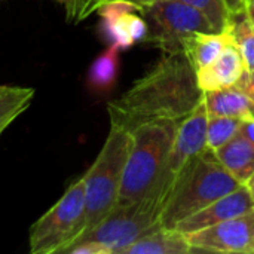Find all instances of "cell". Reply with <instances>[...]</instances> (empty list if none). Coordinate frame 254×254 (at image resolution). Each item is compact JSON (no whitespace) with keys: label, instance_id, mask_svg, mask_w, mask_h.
Returning a JSON list of instances; mask_svg holds the SVG:
<instances>
[{"label":"cell","instance_id":"ffe728a7","mask_svg":"<svg viewBox=\"0 0 254 254\" xmlns=\"http://www.w3.org/2000/svg\"><path fill=\"white\" fill-rule=\"evenodd\" d=\"M243 119L229 116H208L207 125V146L211 150H217L231 141L240 131Z\"/></svg>","mask_w":254,"mask_h":254},{"label":"cell","instance_id":"4316f807","mask_svg":"<svg viewBox=\"0 0 254 254\" xmlns=\"http://www.w3.org/2000/svg\"><path fill=\"white\" fill-rule=\"evenodd\" d=\"M104 1H109V0H100V4H101V3H104ZM121 1H125V3L134 4V6H137L140 10H143V9H146L147 6H150L152 3H155L156 0H121Z\"/></svg>","mask_w":254,"mask_h":254},{"label":"cell","instance_id":"52a82bcc","mask_svg":"<svg viewBox=\"0 0 254 254\" xmlns=\"http://www.w3.org/2000/svg\"><path fill=\"white\" fill-rule=\"evenodd\" d=\"M141 13L147 22L144 42L164 54L182 52L185 42L198 33H217L199 10L180 0H156Z\"/></svg>","mask_w":254,"mask_h":254},{"label":"cell","instance_id":"4dcf8cb0","mask_svg":"<svg viewBox=\"0 0 254 254\" xmlns=\"http://www.w3.org/2000/svg\"><path fill=\"white\" fill-rule=\"evenodd\" d=\"M240 1H243V3H247V0H240Z\"/></svg>","mask_w":254,"mask_h":254},{"label":"cell","instance_id":"ba28073f","mask_svg":"<svg viewBox=\"0 0 254 254\" xmlns=\"http://www.w3.org/2000/svg\"><path fill=\"white\" fill-rule=\"evenodd\" d=\"M192 253H254V210L186 235Z\"/></svg>","mask_w":254,"mask_h":254},{"label":"cell","instance_id":"603a6c76","mask_svg":"<svg viewBox=\"0 0 254 254\" xmlns=\"http://www.w3.org/2000/svg\"><path fill=\"white\" fill-rule=\"evenodd\" d=\"M98 6H100V0H77L74 22H80L88 16H91L94 12H97Z\"/></svg>","mask_w":254,"mask_h":254},{"label":"cell","instance_id":"5bb4252c","mask_svg":"<svg viewBox=\"0 0 254 254\" xmlns=\"http://www.w3.org/2000/svg\"><path fill=\"white\" fill-rule=\"evenodd\" d=\"M220 164L231 173V176L241 185L254 174V144L243 135L237 134L231 141L216 150Z\"/></svg>","mask_w":254,"mask_h":254},{"label":"cell","instance_id":"d6986e66","mask_svg":"<svg viewBox=\"0 0 254 254\" xmlns=\"http://www.w3.org/2000/svg\"><path fill=\"white\" fill-rule=\"evenodd\" d=\"M34 89L7 86L0 95V134L31 104Z\"/></svg>","mask_w":254,"mask_h":254},{"label":"cell","instance_id":"484cf974","mask_svg":"<svg viewBox=\"0 0 254 254\" xmlns=\"http://www.w3.org/2000/svg\"><path fill=\"white\" fill-rule=\"evenodd\" d=\"M55 1L64 7V10H65V15H67V19H68L70 22H74L77 0H55Z\"/></svg>","mask_w":254,"mask_h":254},{"label":"cell","instance_id":"7a4b0ae2","mask_svg":"<svg viewBox=\"0 0 254 254\" xmlns=\"http://www.w3.org/2000/svg\"><path fill=\"white\" fill-rule=\"evenodd\" d=\"M177 125V121H155L131 131L132 143L116 207L141 201L162 186L174 183L165 177V170Z\"/></svg>","mask_w":254,"mask_h":254},{"label":"cell","instance_id":"3957f363","mask_svg":"<svg viewBox=\"0 0 254 254\" xmlns=\"http://www.w3.org/2000/svg\"><path fill=\"white\" fill-rule=\"evenodd\" d=\"M240 186L241 183L220 164L216 152L205 149L189 161L174 179L159 223L162 228L174 229L183 219Z\"/></svg>","mask_w":254,"mask_h":254},{"label":"cell","instance_id":"e0dca14e","mask_svg":"<svg viewBox=\"0 0 254 254\" xmlns=\"http://www.w3.org/2000/svg\"><path fill=\"white\" fill-rule=\"evenodd\" d=\"M199 10L217 33L228 31L237 16L246 13V3L240 0H180Z\"/></svg>","mask_w":254,"mask_h":254},{"label":"cell","instance_id":"2e32d148","mask_svg":"<svg viewBox=\"0 0 254 254\" xmlns=\"http://www.w3.org/2000/svg\"><path fill=\"white\" fill-rule=\"evenodd\" d=\"M231 42H234V37L229 31L198 33L185 42L183 52H186L196 71L205 65H210Z\"/></svg>","mask_w":254,"mask_h":254},{"label":"cell","instance_id":"9a60e30c","mask_svg":"<svg viewBox=\"0 0 254 254\" xmlns=\"http://www.w3.org/2000/svg\"><path fill=\"white\" fill-rule=\"evenodd\" d=\"M208 116H229L238 119L253 118L252 100L237 86H228L204 92Z\"/></svg>","mask_w":254,"mask_h":254},{"label":"cell","instance_id":"83f0119b","mask_svg":"<svg viewBox=\"0 0 254 254\" xmlns=\"http://www.w3.org/2000/svg\"><path fill=\"white\" fill-rule=\"evenodd\" d=\"M246 13L254 22V0H247V3H246Z\"/></svg>","mask_w":254,"mask_h":254},{"label":"cell","instance_id":"277c9868","mask_svg":"<svg viewBox=\"0 0 254 254\" xmlns=\"http://www.w3.org/2000/svg\"><path fill=\"white\" fill-rule=\"evenodd\" d=\"M131 143L132 135L129 131L110 127L97 159L82 177L86 202L85 234L103 222L116 207Z\"/></svg>","mask_w":254,"mask_h":254},{"label":"cell","instance_id":"6da1fadb","mask_svg":"<svg viewBox=\"0 0 254 254\" xmlns=\"http://www.w3.org/2000/svg\"><path fill=\"white\" fill-rule=\"evenodd\" d=\"M202 100L204 91L186 52L165 54L127 92L107 104L110 127L131 132L155 121L180 122Z\"/></svg>","mask_w":254,"mask_h":254},{"label":"cell","instance_id":"8fae6325","mask_svg":"<svg viewBox=\"0 0 254 254\" xmlns=\"http://www.w3.org/2000/svg\"><path fill=\"white\" fill-rule=\"evenodd\" d=\"M252 210H254L253 196L247 185H241L231 193L216 199L214 202L196 211L195 214L183 219L182 222L176 225L174 229L179 231L180 234L188 235V234L214 226L225 220L238 217Z\"/></svg>","mask_w":254,"mask_h":254},{"label":"cell","instance_id":"7c38bea8","mask_svg":"<svg viewBox=\"0 0 254 254\" xmlns=\"http://www.w3.org/2000/svg\"><path fill=\"white\" fill-rule=\"evenodd\" d=\"M246 70L243 55L234 40L210 65L196 70V80L204 92L235 86Z\"/></svg>","mask_w":254,"mask_h":254},{"label":"cell","instance_id":"7402d4cb","mask_svg":"<svg viewBox=\"0 0 254 254\" xmlns=\"http://www.w3.org/2000/svg\"><path fill=\"white\" fill-rule=\"evenodd\" d=\"M64 253L65 254H112L110 253V250H109L106 246H103V244H100V243H97V241H91V240H88V241H79V243L73 244L71 247H68Z\"/></svg>","mask_w":254,"mask_h":254},{"label":"cell","instance_id":"1f68e13d","mask_svg":"<svg viewBox=\"0 0 254 254\" xmlns=\"http://www.w3.org/2000/svg\"><path fill=\"white\" fill-rule=\"evenodd\" d=\"M253 118H254V104H253Z\"/></svg>","mask_w":254,"mask_h":254},{"label":"cell","instance_id":"cb8c5ba5","mask_svg":"<svg viewBox=\"0 0 254 254\" xmlns=\"http://www.w3.org/2000/svg\"><path fill=\"white\" fill-rule=\"evenodd\" d=\"M235 86L241 89L254 104V70H246Z\"/></svg>","mask_w":254,"mask_h":254},{"label":"cell","instance_id":"9c48e42d","mask_svg":"<svg viewBox=\"0 0 254 254\" xmlns=\"http://www.w3.org/2000/svg\"><path fill=\"white\" fill-rule=\"evenodd\" d=\"M207 125L208 113L204 100L196 106V109L182 119L177 125L174 143L168 158L165 177L174 182L182 168L192 161L195 156L202 153L207 146Z\"/></svg>","mask_w":254,"mask_h":254},{"label":"cell","instance_id":"5b68a950","mask_svg":"<svg viewBox=\"0 0 254 254\" xmlns=\"http://www.w3.org/2000/svg\"><path fill=\"white\" fill-rule=\"evenodd\" d=\"M173 185H165L153 195L122 207H115L110 214L94 229L83 234L79 241H97L112 254H122L127 247L161 226L159 219ZM74 243V244H76ZM71 247V246H70Z\"/></svg>","mask_w":254,"mask_h":254},{"label":"cell","instance_id":"44dd1931","mask_svg":"<svg viewBox=\"0 0 254 254\" xmlns=\"http://www.w3.org/2000/svg\"><path fill=\"white\" fill-rule=\"evenodd\" d=\"M246 64L247 70H254V22L247 16V13H243L240 16L235 18V21L232 22L231 28L228 30Z\"/></svg>","mask_w":254,"mask_h":254},{"label":"cell","instance_id":"30bf717a","mask_svg":"<svg viewBox=\"0 0 254 254\" xmlns=\"http://www.w3.org/2000/svg\"><path fill=\"white\" fill-rule=\"evenodd\" d=\"M137 6L109 0L98 6L97 12L101 16V28L110 45H116L121 51L131 48L135 43L144 42L147 36V22Z\"/></svg>","mask_w":254,"mask_h":254},{"label":"cell","instance_id":"ac0fdd59","mask_svg":"<svg viewBox=\"0 0 254 254\" xmlns=\"http://www.w3.org/2000/svg\"><path fill=\"white\" fill-rule=\"evenodd\" d=\"M119 52L121 49L116 45H109V48L92 61L88 70V85L91 89L98 92L112 89L118 79Z\"/></svg>","mask_w":254,"mask_h":254},{"label":"cell","instance_id":"d4e9b609","mask_svg":"<svg viewBox=\"0 0 254 254\" xmlns=\"http://www.w3.org/2000/svg\"><path fill=\"white\" fill-rule=\"evenodd\" d=\"M238 134L243 135L244 138H247L250 143H253L254 144V118L243 119Z\"/></svg>","mask_w":254,"mask_h":254},{"label":"cell","instance_id":"4fadbf2b","mask_svg":"<svg viewBox=\"0 0 254 254\" xmlns=\"http://www.w3.org/2000/svg\"><path fill=\"white\" fill-rule=\"evenodd\" d=\"M192 247L185 234L162 226L155 228L134 244L127 247L122 254H188Z\"/></svg>","mask_w":254,"mask_h":254},{"label":"cell","instance_id":"f546056e","mask_svg":"<svg viewBox=\"0 0 254 254\" xmlns=\"http://www.w3.org/2000/svg\"><path fill=\"white\" fill-rule=\"evenodd\" d=\"M6 89H7V86H4V85H0V95H1V94L6 91Z\"/></svg>","mask_w":254,"mask_h":254},{"label":"cell","instance_id":"8992f818","mask_svg":"<svg viewBox=\"0 0 254 254\" xmlns=\"http://www.w3.org/2000/svg\"><path fill=\"white\" fill-rule=\"evenodd\" d=\"M86 231L83 179L74 182L30 229V253H64Z\"/></svg>","mask_w":254,"mask_h":254},{"label":"cell","instance_id":"f1b7e54d","mask_svg":"<svg viewBox=\"0 0 254 254\" xmlns=\"http://www.w3.org/2000/svg\"><path fill=\"white\" fill-rule=\"evenodd\" d=\"M247 188H249V190H250V193H252V196H253V201H254V174L252 176V179L247 182Z\"/></svg>","mask_w":254,"mask_h":254}]
</instances>
